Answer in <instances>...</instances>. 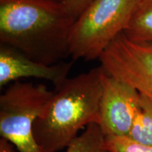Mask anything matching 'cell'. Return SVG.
Instances as JSON below:
<instances>
[{
  "label": "cell",
  "mask_w": 152,
  "mask_h": 152,
  "mask_svg": "<svg viewBox=\"0 0 152 152\" xmlns=\"http://www.w3.org/2000/svg\"><path fill=\"white\" fill-rule=\"evenodd\" d=\"M74 21L61 1L0 0V42L47 65L70 56Z\"/></svg>",
  "instance_id": "obj_1"
},
{
  "label": "cell",
  "mask_w": 152,
  "mask_h": 152,
  "mask_svg": "<svg viewBox=\"0 0 152 152\" xmlns=\"http://www.w3.org/2000/svg\"><path fill=\"white\" fill-rule=\"evenodd\" d=\"M102 66L67 78L33 124L35 142L44 152L66 148L80 130L91 123H100L102 94Z\"/></svg>",
  "instance_id": "obj_2"
},
{
  "label": "cell",
  "mask_w": 152,
  "mask_h": 152,
  "mask_svg": "<svg viewBox=\"0 0 152 152\" xmlns=\"http://www.w3.org/2000/svg\"><path fill=\"white\" fill-rule=\"evenodd\" d=\"M140 0H94L75 19L69 35L73 61L99 58L124 33Z\"/></svg>",
  "instance_id": "obj_3"
},
{
  "label": "cell",
  "mask_w": 152,
  "mask_h": 152,
  "mask_svg": "<svg viewBox=\"0 0 152 152\" xmlns=\"http://www.w3.org/2000/svg\"><path fill=\"white\" fill-rule=\"evenodd\" d=\"M54 94L45 85L16 81L0 96V134L18 152H44L35 142L33 124Z\"/></svg>",
  "instance_id": "obj_4"
},
{
  "label": "cell",
  "mask_w": 152,
  "mask_h": 152,
  "mask_svg": "<svg viewBox=\"0 0 152 152\" xmlns=\"http://www.w3.org/2000/svg\"><path fill=\"white\" fill-rule=\"evenodd\" d=\"M99 59L106 73L152 102V43L132 40L123 33Z\"/></svg>",
  "instance_id": "obj_5"
},
{
  "label": "cell",
  "mask_w": 152,
  "mask_h": 152,
  "mask_svg": "<svg viewBox=\"0 0 152 152\" xmlns=\"http://www.w3.org/2000/svg\"><path fill=\"white\" fill-rule=\"evenodd\" d=\"M141 94L107 73L102 76L99 125L105 137H127L140 109Z\"/></svg>",
  "instance_id": "obj_6"
},
{
  "label": "cell",
  "mask_w": 152,
  "mask_h": 152,
  "mask_svg": "<svg viewBox=\"0 0 152 152\" xmlns=\"http://www.w3.org/2000/svg\"><path fill=\"white\" fill-rule=\"evenodd\" d=\"M72 66L73 61H63L53 65L35 61L15 48L0 45L1 87L19 79L34 77L49 81L56 89L68 78Z\"/></svg>",
  "instance_id": "obj_7"
},
{
  "label": "cell",
  "mask_w": 152,
  "mask_h": 152,
  "mask_svg": "<svg viewBox=\"0 0 152 152\" xmlns=\"http://www.w3.org/2000/svg\"><path fill=\"white\" fill-rule=\"evenodd\" d=\"M123 33L132 40L152 43V0L139 1Z\"/></svg>",
  "instance_id": "obj_8"
},
{
  "label": "cell",
  "mask_w": 152,
  "mask_h": 152,
  "mask_svg": "<svg viewBox=\"0 0 152 152\" xmlns=\"http://www.w3.org/2000/svg\"><path fill=\"white\" fill-rule=\"evenodd\" d=\"M127 137L137 143L152 147V102L142 94L140 109Z\"/></svg>",
  "instance_id": "obj_9"
},
{
  "label": "cell",
  "mask_w": 152,
  "mask_h": 152,
  "mask_svg": "<svg viewBox=\"0 0 152 152\" xmlns=\"http://www.w3.org/2000/svg\"><path fill=\"white\" fill-rule=\"evenodd\" d=\"M66 152H107L106 137L98 123H91L68 146Z\"/></svg>",
  "instance_id": "obj_10"
},
{
  "label": "cell",
  "mask_w": 152,
  "mask_h": 152,
  "mask_svg": "<svg viewBox=\"0 0 152 152\" xmlns=\"http://www.w3.org/2000/svg\"><path fill=\"white\" fill-rule=\"evenodd\" d=\"M106 149L110 152H152V147L137 143L128 137H106Z\"/></svg>",
  "instance_id": "obj_11"
},
{
  "label": "cell",
  "mask_w": 152,
  "mask_h": 152,
  "mask_svg": "<svg viewBox=\"0 0 152 152\" xmlns=\"http://www.w3.org/2000/svg\"><path fill=\"white\" fill-rule=\"evenodd\" d=\"M93 1L94 0H61V1L75 20Z\"/></svg>",
  "instance_id": "obj_12"
},
{
  "label": "cell",
  "mask_w": 152,
  "mask_h": 152,
  "mask_svg": "<svg viewBox=\"0 0 152 152\" xmlns=\"http://www.w3.org/2000/svg\"><path fill=\"white\" fill-rule=\"evenodd\" d=\"M16 147L9 140L1 137L0 139V152H17Z\"/></svg>",
  "instance_id": "obj_13"
},
{
  "label": "cell",
  "mask_w": 152,
  "mask_h": 152,
  "mask_svg": "<svg viewBox=\"0 0 152 152\" xmlns=\"http://www.w3.org/2000/svg\"><path fill=\"white\" fill-rule=\"evenodd\" d=\"M56 1H61V0H56Z\"/></svg>",
  "instance_id": "obj_14"
},
{
  "label": "cell",
  "mask_w": 152,
  "mask_h": 152,
  "mask_svg": "<svg viewBox=\"0 0 152 152\" xmlns=\"http://www.w3.org/2000/svg\"><path fill=\"white\" fill-rule=\"evenodd\" d=\"M107 152H110V151H107Z\"/></svg>",
  "instance_id": "obj_15"
}]
</instances>
